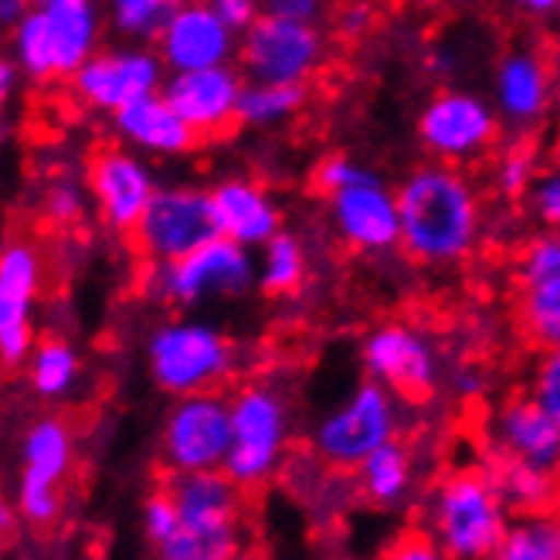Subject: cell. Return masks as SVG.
<instances>
[{
  "label": "cell",
  "mask_w": 560,
  "mask_h": 560,
  "mask_svg": "<svg viewBox=\"0 0 560 560\" xmlns=\"http://www.w3.org/2000/svg\"><path fill=\"white\" fill-rule=\"evenodd\" d=\"M510 513L489 476V466H455L445 472L424 503V526L448 560H489Z\"/></svg>",
  "instance_id": "obj_1"
},
{
  "label": "cell",
  "mask_w": 560,
  "mask_h": 560,
  "mask_svg": "<svg viewBox=\"0 0 560 560\" xmlns=\"http://www.w3.org/2000/svg\"><path fill=\"white\" fill-rule=\"evenodd\" d=\"M405 252L418 261L463 255L476 232L472 190L455 167H421L398 194Z\"/></svg>",
  "instance_id": "obj_2"
},
{
  "label": "cell",
  "mask_w": 560,
  "mask_h": 560,
  "mask_svg": "<svg viewBox=\"0 0 560 560\" xmlns=\"http://www.w3.org/2000/svg\"><path fill=\"white\" fill-rule=\"evenodd\" d=\"M232 415V445H228L221 472L245 497L266 489L289 452V415L279 394L269 384H245L228 401Z\"/></svg>",
  "instance_id": "obj_3"
},
{
  "label": "cell",
  "mask_w": 560,
  "mask_h": 560,
  "mask_svg": "<svg viewBox=\"0 0 560 560\" xmlns=\"http://www.w3.org/2000/svg\"><path fill=\"white\" fill-rule=\"evenodd\" d=\"M214 235L221 232L211 211V197L194 190H167L150 194L140 221L133 224V232L122 235V242L133 255L137 282L143 289L153 279L156 258H180L197 245L211 242Z\"/></svg>",
  "instance_id": "obj_4"
},
{
  "label": "cell",
  "mask_w": 560,
  "mask_h": 560,
  "mask_svg": "<svg viewBox=\"0 0 560 560\" xmlns=\"http://www.w3.org/2000/svg\"><path fill=\"white\" fill-rule=\"evenodd\" d=\"M153 377L163 390L187 394H224L235 377V347L205 326H167L150 347Z\"/></svg>",
  "instance_id": "obj_5"
},
{
  "label": "cell",
  "mask_w": 560,
  "mask_h": 560,
  "mask_svg": "<svg viewBox=\"0 0 560 560\" xmlns=\"http://www.w3.org/2000/svg\"><path fill=\"white\" fill-rule=\"evenodd\" d=\"M21 455L18 513L35 526H51L61 513V492L75 463V432L69 418H42L27 432Z\"/></svg>",
  "instance_id": "obj_6"
},
{
  "label": "cell",
  "mask_w": 560,
  "mask_h": 560,
  "mask_svg": "<svg viewBox=\"0 0 560 560\" xmlns=\"http://www.w3.org/2000/svg\"><path fill=\"white\" fill-rule=\"evenodd\" d=\"M390 439H398V415H394L390 394L381 384H360L353 398L316 428L313 452L329 469L353 472Z\"/></svg>",
  "instance_id": "obj_7"
},
{
  "label": "cell",
  "mask_w": 560,
  "mask_h": 560,
  "mask_svg": "<svg viewBox=\"0 0 560 560\" xmlns=\"http://www.w3.org/2000/svg\"><path fill=\"white\" fill-rule=\"evenodd\" d=\"M228 445H232V415L224 394H187L163 424V472L221 469Z\"/></svg>",
  "instance_id": "obj_8"
},
{
  "label": "cell",
  "mask_w": 560,
  "mask_h": 560,
  "mask_svg": "<svg viewBox=\"0 0 560 560\" xmlns=\"http://www.w3.org/2000/svg\"><path fill=\"white\" fill-rule=\"evenodd\" d=\"M319 65L326 61L316 31L303 21H285L272 14L252 24L242 48V69H248L266 85L313 79Z\"/></svg>",
  "instance_id": "obj_9"
},
{
  "label": "cell",
  "mask_w": 560,
  "mask_h": 560,
  "mask_svg": "<svg viewBox=\"0 0 560 560\" xmlns=\"http://www.w3.org/2000/svg\"><path fill=\"white\" fill-rule=\"evenodd\" d=\"M167 106L194 129L205 147L235 140L242 129L238 113V79L228 69H194L171 82Z\"/></svg>",
  "instance_id": "obj_10"
},
{
  "label": "cell",
  "mask_w": 560,
  "mask_h": 560,
  "mask_svg": "<svg viewBox=\"0 0 560 560\" xmlns=\"http://www.w3.org/2000/svg\"><path fill=\"white\" fill-rule=\"evenodd\" d=\"M557 238H540L523 252L516 269V329L537 350H557L560 300H557Z\"/></svg>",
  "instance_id": "obj_11"
},
{
  "label": "cell",
  "mask_w": 560,
  "mask_h": 560,
  "mask_svg": "<svg viewBox=\"0 0 560 560\" xmlns=\"http://www.w3.org/2000/svg\"><path fill=\"white\" fill-rule=\"evenodd\" d=\"M421 137L435 153L445 156V167L455 163H489L497 156L500 126L469 95H439L421 119Z\"/></svg>",
  "instance_id": "obj_12"
},
{
  "label": "cell",
  "mask_w": 560,
  "mask_h": 560,
  "mask_svg": "<svg viewBox=\"0 0 560 560\" xmlns=\"http://www.w3.org/2000/svg\"><path fill=\"white\" fill-rule=\"evenodd\" d=\"M85 180L103 208V218L119 228V235L133 232L150 201V180L137 160H129L113 140H92L85 153Z\"/></svg>",
  "instance_id": "obj_13"
},
{
  "label": "cell",
  "mask_w": 560,
  "mask_h": 560,
  "mask_svg": "<svg viewBox=\"0 0 560 560\" xmlns=\"http://www.w3.org/2000/svg\"><path fill=\"white\" fill-rule=\"evenodd\" d=\"M368 368L405 401H428L435 390V364L424 343L405 326H384L368 340Z\"/></svg>",
  "instance_id": "obj_14"
},
{
  "label": "cell",
  "mask_w": 560,
  "mask_h": 560,
  "mask_svg": "<svg viewBox=\"0 0 560 560\" xmlns=\"http://www.w3.org/2000/svg\"><path fill=\"white\" fill-rule=\"evenodd\" d=\"M38 285L35 245L11 242L0 255V360L18 364L31 347L27 303Z\"/></svg>",
  "instance_id": "obj_15"
},
{
  "label": "cell",
  "mask_w": 560,
  "mask_h": 560,
  "mask_svg": "<svg viewBox=\"0 0 560 560\" xmlns=\"http://www.w3.org/2000/svg\"><path fill=\"white\" fill-rule=\"evenodd\" d=\"M177 266L171 269V295L184 303L201 300L208 289L218 292H238L248 285V258L242 248L228 238H211L205 245H197L194 252L174 258Z\"/></svg>",
  "instance_id": "obj_16"
},
{
  "label": "cell",
  "mask_w": 560,
  "mask_h": 560,
  "mask_svg": "<svg viewBox=\"0 0 560 560\" xmlns=\"http://www.w3.org/2000/svg\"><path fill=\"white\" fill-rule=\"evenodd\" d=\"M160 482L177 506V523H242L245 492L221 469L163 472Z\"/></svg>",
  "instance_id": "obj_17"
},
{
  "label": "cell",
  "mask_w": 560,
  "mask_h": 560,
  "mask_svg": "<svg viewBox=\"0 0 560 560\" xmlns=\"http://www.w3.org/2000/svg\"><path fill=\"white\" fill-rule=\"evenodd\" d=\"M160 45H163V58L184 72L211 69L228 48V31L205 0H194L190 8L177 11L167 21V27L160 31Z\"/></svg>",
  "instance_id": "obj_18"
},
{
  "label": "cell",
  "mask_w": 560,
  "mask_h": 560,
  "mask_svg": "<svg viewBox=\"0 0 560 560\" xmlns=\"http://www.w3.org/2000/svg\"><path fill=\"white\" fill-rule=\"evenodd\" d=\"M156 82V65L147 55H98L75 75V95L95 106H126Z\"/></svg>",
  "instance_id": "obj_19"
},
{
  "label": "cell",
  "mask_w": 560,
  "mask_h": 560,
  "mask_svg": "<svg viewBox=\"0 0 560 560\" xmlns=\"http://www.w3.org/2000/svg\"><path fill=\"white\" fill-rule=\"evenodd\" d=\"M497 439H500L503 455H516V458H526V463L557 469L560 418L547 415L534 398H526V394L506 401L500 424H497Z\"/></svg>",
  "instance_id": "obj_20"
},
{
  "label": "cell",
  "mask_w": 560,
  "mask_h": 560,
  "mask_svg": "<svg viewBox=\"0 0 560 560\" xmlns=\"http://www.w3.org/2000/svg\"><path fill=\"white\" fill-rule=\"evenodd\" d=\"M489 476L497 482V492L510 516H534V513H553L557 503V472L537 463H526L516 455L492 452Z\"/></svg>",
  "instance_id": "obj_21"
},
{
  "label": "cell",
  "mask_w": 560,
  "mask_h": 560,
  "mask_svg": "<svg viewBox=\"0 0 560 560\" xmlns=\"http://www.w3.org/2000/svg\"><path fill=\"white\" fill-rule=\"evenodd\" d=\"M334 201L337 218L353 245H387L398 232V214H394L384 190L368 177L357 174L347 187L334 194Z\"/></svg>",
  "instance_id": "obj_22"
},
{
  "label": "cell",
  "mask_w": 560,
  "mask_h": 560,
  "mask_svg": "<svg viewBox=\"0 0 560 560\" xmlns=\"http://www.w3.org/2000/svg\"><path fill=\"white\" fill-rule=\"evenodd\" d=\"M211 211L218 232L235 242H261L276 232V211L261 197V190L245 180H232L211 194Z\"/></svg>",
  "instance_id": "obj_23"
},
{
  "label": "cell",
  "mask_w": 560,
  "mask_h": 560,
  "mask_svg": "<svg viewBox=\"0 0 560 560\" xmlns=\"http://www.w3.org/2000/svg\"><path fill=\"white\" fill-rule=\"evenodd\" d=\"M119 126L129 137L156 147V150H177V153H190V150H205V143L197 140L194 129L163 103V98H133V103L119 106Z\"/></svg>",
  "instance_id": "obj_24"
},
{
  "label": "cell",
  "mask_w": 560,
  "mask_h": 560,
  "mask_svg": "<svg viewBox=\"0 0 560 560\" xmlns=\"http://www.w3.org/2000/svg\"><path fill=\"white\" fill-rule=\"evenodd\" d=\"M353 472H357V486L364 492V500L374 506H398L415 482L411 452L398 439L374 448Z\"/></svg>",
  "instance_id": "obj_25"
},
{
  "label": "cell",
  "mask_w": 560,
  "mask_h": 560,
  "mask_svg": "<svg viewBox=\"0 0 560 560\" xmlns=\"http://www.w3.org/2000/svg\"><path fill=\"white\" fill-rule=\"evenodd\" d=\"M48 31H51V61L55 79L79 69L92 45V11L89 0H48Z\"/></svg>",
  "instance_id": "obj_26"
},
{
  "label": "cell",
  "mask_w": 560,
  "mask_h": 560,
  "mask_svg": "<svg viewBox=\"0 0 560 560\" xmlns=\"http://www.w3.org/2000/svg\"><path fill=\"white\" fill-rule=\"evenodd\" d=\"M153 550L156 560H228L242 550V523H177Z\"/></svg>",
  "instance_id": "obj_27"
},
{
  "label": "cell",
  "mask_w": 560,
  "mask_h": 560,
  "mask_svg": "<svg viewBox=\"0 0 560 560\" xmlns=\"http://www.w3.org/2000/svg\"><path fill=\"white\" fill-rule=\"evenodd\" d=\"M489 560H560V530L553 513L513 516Z\"/></svg>",
  "instance_id": "obj_28"
},
{
  "label": "cell",
  "mask_w": 560,
  "mask_h": 560,
  "mask_svg": "<svg viewBox=\"0 0 560 560\" xmlns=\"http://www.w3.org/2000/svg\"><path fill=\"white\" fill-rule=\"evenodd\" d=\"M553 82V61L544 65V45L537 55H513L503 69V103L513 116H534L547 103Z\"/></svg>",
  "instance_id": "obj_29"
},
{
  "label": "cell",
  "mask_w": 560,
  "mask_h": 560,
  "mask_svg": "<svg viewBox=\"0 0 560 560\" xmlns=\"http://www.w3.org/2000/svg\"><path fill=\"white\" fill-rule=\"evenodd\" d=\"M75 371H79V360H75L72 347L65 343V340L45 337L42 347H38V353H35L31 381H35L38 394H45V398H61V394L72 387Z\"/></svg>",
  "instance_id": "obj_30"
},
{
  "label": "cell",
  "mask_w": 560,
  "mask_h": 560,
  "mask_svg": "<svg viewBox=\"0 0 560 560\" xmlns=\"http://www.w3.org/2000/svg\"><path fill=\"white\" fill-rule=\"evenodd\" d=\"M306 98H310V85H300V82L245 89V92H238V113H242V119H269V116L300 109Z\"/></svg>",
  "instance_id": "obj_31"
},
{
  "label": "cell",
  "mask_w": 560,
  "mask_h": 560,
  "mask_svg": "<svg viewBox=\"0 0 560 560\" xmlns=\"http://www.w3.org/2000/svg\"><path fill=\"white\" fill-rule=\"evenodd\" d=\"M303 285V252L292 238H276L269 252L266 295H295Z\"/></svg>",
  "instance_id": "obj_32"
},
{
  "label": "cell",
  "mask_w": 560,
  "mask_h": 560,
  "mask_svg": "<svg viewBox=\"0 0 560 560\" xmlns=\"http://www.w3.org/2000/svg\"><path fill=\"white\" fill-rule=\"evenodd\" d=\"M177 11L180 0H116L119 27L140 31V35H160Z\"/></svg>",
  "instance_id": "obj_33"
},
{
  "label": "cell",
  "mask_w": 560,
  "mask_h": 560,
  "mask_svg": "<svg viewBox=\"0 0 560 560\" xmlns=\"http://www.w3.org/2000/svg\"><path fill=\"white\" fill-rule=\"evenodd\" d=\"M21 58L31 72L42 82L55 79V61H51V31L45 14H27L21 24Z\"/></svg>",
  "instance_id": "obj_34"
},
{
  "label": "cell",
  "mask_w": 560,
  "mask_h": 560,
  "mask_svg": "<svg viewBox=\"0 0 560 560\" xmlns=\"http://www.w3.org/2000/svg\"><path fill=\"white\" fill-rule=\"evenodd\" d=\"M534 160H537V129H530L526 137H520L510 153H506V163H503V187L513 201H520V194L530 180V171H534Z\"/></svg>",
  "instance_id": "obj_35"
},
{
  "label": "cell",
  "mask_w": 560,
  "mask_h": 560,
  "mask_svg": "<svg viewBox=\"0 0 560 560\" xmlns=\"http://www.w3.org/2000/svg\"><path fill=\"white\" fill-rule=\"evenodd\" d=\"M143 530H147V540L156 547L160 540H167L174 530H177V506L171 500V492L163 482L153 486V492L147 497V506H143Z\"/></svg>",
  "instance_id": "obj_36"
},
{
  "label": "cell",
  "mask_w": 560,
  "mask_h": 560,
  "mask_svg": "<svg viewBox=\"0 0 560 560\" xmlns=\"http://www.w3.org/2000/svg\"><path fill=\"white\" fill-rule=\"evenodd\" d=\"M384 560H448L445 550L428 537L421 526H411L384 550Z\"/></svg>",
  "instance_id": "obj_37"
},
{
  "label": "cell",
  "mask_w": 560,
  "mask_h": 560,
  "mask_svg": "<svg viewBox=\"0 0 560 560\" xmlns=\"http://www.w3.org/2000/svg\"><path fill=\"white\" fill-rule=\"evenodd\" d=\"M353 177H357V171L350 167L343 156H326L319 167L310 174V194L313 197H323V201H329V197H334L340 187H347Z\"/></svg>",
  "instance_id": "obj_38"
},
{
  "label": "cell",
  "mask_w": 560,
  "mask_h": 560,
  "mask_svg": "<svg viewBox=\"0 0 560 560\" xmlns=\"http://www.w3.org/2000/svg\"><path fill=\"white\" fill-rule=\"evenodd\" d=\"M530 398L553 418H560V364H557V350L547 353V364L540 368V377L534 384Z\"/></svg>",
  "instance_id": "obj_39"
},
{
  "label": "cell",
  "mask_w": 560,
  "mask_h": 560,
  "mask_svg": "<svg viewBox=\"0 0 560 560\" xmlns=\"http://www.w3.org/2000/svg\"><path fill=\"white\" fill-rule=\"evenodd\" d=\"M266 8L272 18H285V21H310L319 11V0H266Z\"/></svg>",
  "instance_id": "obj_40"
},
{
  "label": "cell",
  "mask_w": 560,
  "mask_h": 560,
  "mask_svg": "<svg viewBox=\"0 0 560 560\" xmlns=\"http://www.w3.org/2000/svg\"><path fill=\"white\" fill-rule=\"evenodd\" d=\"M255 14V0H218V18L221 24L245 27Z\"/></svg>",
  "instance_id": "obj_41"
},
{
  "label": "cell",
  "mask_w": 560,
  "mask_h": 560,
  "mask_svg": "<svg viewBox=\"0 0 560 560\" xmlns=\"http://www.w3.org/2000/svg\"><path fill=\"white\" fill-rule=\"evenodd\" d=\"M14 526H18V520H14V510L0 500V553H4V547L11 544V537H14Z\"/></svg>",
  "instance_id": "obj_42"
},
{
  "label": "cell",
  "mask_w": 560,
  "mask_h": 560,
  "mask_svg": "<svg viewBox=\"0 0 560 560\" xmlns=\"http://www.w3.org/2000/svg\"><path fill=\"white\" fill-rule=\"evenodd\" d=\"M540 208H544V218L547 221H557V180L550 177L547 187L540 190Z\"/></svg>",
  "instance_id": "obj_43"
},
{
  "label": "cell",
  "mask_w": 560,
  "mask_h": 560,
  "mask_svg": "<svg viewBox=\"0 0 560 560\" xmlns=\"http://www.w3.org/2000/svg\"><path fill=\"white\" fill-rule=\"evenodd\" d=\"M31 0H0V24H11L27 11Z\"/></svg>",
  "instance_id": "obj_44"
},
{
  "label": "cell",
  "mask_w": 560,
  "mask_h": 560,
  "mask_svg": "<svg viewBox=\"0 0 560 560\" xmlns=\"http://www.w3.org/2000/svg\"><path fill=\"white\" fill-rule=\"evenodd\" d=\"M11 79H14V72H11V65H8V61H0V106H4V98H8Z\"/></svg>",
  "instance_id": "obj_45"
},
{
  "label": "cell",
  "mask_w": 560,
  "mask_h": 560,
  "mask_svg": "<svg viewBox=\"0 0 560 560\" xmlns=\"http://www.w3.org/2000/svg\"><path fill=\"white\" fill-rule=\"evenodd\" d=\"M228 560H266V557H261L258 550H235Z\"/></svg>",
  "instance_id": "obj_46"
},
{
  "label": "cell",
  "mask_w": 560,
  "mask_h": 560,
  "mask_svg": "<svg viewBox=\"0 0 560 560\" xmlns=\"http://www.w3.org/2000/svg\"><path fill=\"white\" fill-rule=\"evenodd\" d=\"M526 4H530L534 11H550V8L557 4V0H526Z\"/></svg>",
  "instance_id": "obj_47"
},
{
  "label": "cell",
  "mask_w": 560,
  "mask_h": 560,
  "mask_svg": "<svg viewBox=\"0 0 560 560\" xmlns=\"http://www.w3.org/2000/svg\"><path fill=\"white\" fill-rule=\"evenodd\" d=\"M421 4H442V0H421Z\"/></svg>",
  "instance_id": "obj_48"
}]
</instances>
